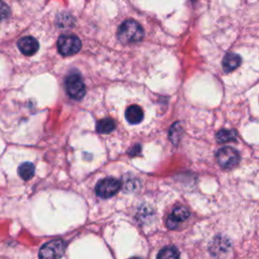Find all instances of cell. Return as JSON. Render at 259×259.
Wrapping results in <instances>:
<instances>
[{"label": "cell", "instance_id": "1", "mask_svg": "<svg viewBox=\"0 0 259 259\" xmlns=\"http://www.w3.org/2000/svg\"><path fill=\"white\" fill-rule=\"evenodd\" d=\"M116 35L122 44L138 42L144 37V28L136 20L128 19L120 24Z\"/></svg>", "mask_w": 259, "mask_h": 259}, {"label": "cell", "instance_id": "2", "mask_svg": "<svg viewBox=\"0 0 259 259\" xmlns=\"http://www.w3.org/2000/svg\"><path fill=\"white\" fill-rule=\"evenodd\" d=\"M58 51L63 56H72L77 54L81 49V40L74 34H63L59 37Z\"/></svg>", "mask_w": 259, "mask_h": 259}, {"label": "cell", "instance_id": "3", "mask_svg": "<svg viewBox=\"0 0 259 259\" xmlns=\"http://www.w3.org/2000/svg\"><path fill=\"white\" fill-rule=\"evenodd\" d=\"M66 90L69 96L73 99H81L84 97L86 89L82 77L77 73L70 74L65 81Z\"/></svg>", "mask_w": 259, "mask_h": 259}, {"label": "cell", "instance_id": "4", "mask_svg": "<svg viewBox=\"0 0 259 259\" xmlns=\"http://www.w3.org/2000/svg\"><path fill=\"white\" fill-rule=\"evenodd\" d=\"M217 160L224 169H232L238 165L240 154L232 147H223L217 152Z\"/></svg>", "mask_w": 259, "mask_h": 259}, {"label": "cell", "instance_id": "5", "mask_svg": "<svg viewBox=\"0 0 259 259\" xmlns=\"http://www.w3.org/2000/svg\"><path fill=\"white\" fill-rule=\"evenodd\" d=\"M120 188V181L113 178L107 177L100 180L95 187V192L99 197L109 198L113 196Z\"/></svg>", "mask_w": 259, "mask_h": 259}, {"label": "cell", "instance_id": "6", "mask_svg": "<svg viewBox=\"0 0 259 259\" xmlns=\"http://www.w3.org/2000/svg\"><path fill=\"white\" fill-rule=\"evenodd\" d=\"M66 245L62 240H53L44 244L39 250L40 258H59L63 256Z\"/></svg>", "mask_w": 259, "mask_h": 259}, {"label": "cell", "instance_id": "7", "mask_svg": "<svg viewBox=\"0 0 259 259\" xmlns=\"http://www.w3.org/2000/svg\"><path fill=\"white\" fill-rule=\"evenodd\" d=\"M189 217V211L184 206H177L173 209L170 215L167 219L166 225L169 229H174L178 226V224L182 221H185Z\"/></svg>", "mask_w": 259, "mask_h": 259}, {"label": "cell", "instance_id": "8", "mask_svg": "<svg viewBox=\"0 0 259 259\" xmlns=\"http://www.w3.org/2000/svg\"><path fill=\"white\" fill-rule=\"evenodd\" d=\"M17 46H18V49L20 50V52L25 56L34 55L39 48L38 41L32 36H24V37L20 38L18 40Z\"/></svg>", "mask_w": 259, "mask_h": 259}, {"label": "cell", "instance_id": "9", "mask_svg": "<svg viewBox=\"0 0 259 259\" xmlns=\"http://www.w3.org/2000/svg\"><path fill=\"white\" fill-rule=\"evenodd\" d=\"M144 117L143 109L139 105H130L125 110V118L132 124H137L142 121Z\"/></svg>", "mask_w": 259, "mask_h": 259}, {"label": "cell", "instance_id": "10", "mask_svg": "<svg viewBox=\"0 0 259 259\" xmlns=\"http://www.w3.org/2000/svg\"><path fill=\"white\" fill-rule=\"evenodd\" d=\"M222 64L226 72L234 71L241 64V57L235 53H229L224 57Z\"/></svg>", "mask_w": 259, "mask_h": 259}, {"label": "cell", "instance_id": "11", "mask_svg": "<svg viewBox=\"0 0 259 259\" xmlns=\"http://www.w3.org/2000/svg\"><path fill=\"white\" fill-rule=\"evenodd\" d=\"M115 128V122L111 118H102L96 124V131L100 134H108Z\"/></svg>", "mask_w": 259, "mask_h": 259}, {"label": "cell", "instance_id": "12", "mask_svg": "<svg viewBox=\"0 0 259 259\" xmlns=\"http://www.w3.org/2000/svg\"><path fill=\"white\" fill-rule=\"evenodd\" d=\"M18 175L23 179V180H29L30 178L33 177L34 175V166L30 162H26L21 164L18 167Z\"/></svg>", "mask_w": 259, "mask_h": 259}, {"label": "cell", "instance_id": "13", "mask_svg": "<svg viewBox=\"0 0 259 259\" xmlns=\"http://www.w3.org/2000/svg\"><path fill=\"white\" fill-rule=\"evenodd\" d=\"M237 138V134L235 131L233 130H221L217 133L215 135V139L219 143L223 144V143H228L231 141H235Z\"/></svg>", "mask_w": 259, "mask_h": 259}, {"label": "cell", "instance_id": "14", "mask_svg": "<svg viewBox=\"0 0 259 259\" xmlns=\"http://www.w3.org/2000/svg\"><path fill=\"white\" fill-rule=\"evenodd\" d=\"M180 256L179 251L174 246H167L163 248L157 255L159 259H168V258H178Z\"/></svg>", "mask_w": 259, "mask_h": 259}, {"label": "cell", "instance_id": "15", "mask_svg": "<svg viewBox=\"0 0 259 259\" xmlns=\"http://www.w3.org/2000/svg\"><path fill=\"white\" fill-rule=\"evenodd\" d=\"M10 14V9L8 7V5L3 2L2 0H0V20H3L5 18H7Z\"/></svg>", "mask_w": 259, "mask_h": 259}, {"label": "cell", "instance_id": "16", "mask_svg": "<svg viewBox=\"0 0 259 259\" xmlns=\"http://www.w3.org/2000/svg\"><path fill=\"white\" fill-rule=\"evenodd\" d=\"M192 1H193V2H194V1H195V0H192Z\"/></svg>", "mask_w": 259, "mask_h": 259}]
</instances>
